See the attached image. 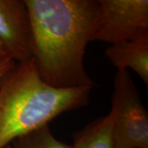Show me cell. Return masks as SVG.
Segmentation results:
<instances>
[{"label":"cell","mask_w":148,"mask_h":148,"mask_svg":"<svg viewBox=\"0 0 148 148\" xmlns=\"http://www.w3.org/2000/svg\"><path fill=\"white\" fill-rule=\"evenodd\" d=\"M31 17L32 58L38 73L57 88L93 87L84 67L99 15L95 0H25Z\"/></svg>","instance_id":"obj_1"},{"label":"cell","mask_w":148,"mask_h":148,"mask_svg":"<svg viewBox=\"0 0 148 148\" xmlns=\"http://www.w3.org/2000/svg\"><path fill=\"white\" fill-rule=\"evenodd\" d=\"M92 88L53 87L41 79L33 58L16 64L0 80V148L86 106Z\"/></svg>","instance_id":"obj_2"},{"label":"cell","mask_w":148,"mask_h":148,"mask_svg":"<svg viewBox=\"0 0 148 148\" xmlns=\"http://www.w3.org/2000/svg\"><path fill=\"white\" fill-rule=\"evenodd\" d=\"M114 148H148V113L127 70L117 71L112 95Z\"/></svg>","instance_id":"obj_3"},{"label":"cell","mask_w":148,"mask_h":148,"mask_svg":"<svg viewBox=\"0 0 148 148\" xmlns=\"http://www.w3.org/2000/svg\"><path fill=\"white\" fill-rule=\"evenodd\" d=\"M92 41L114 45L148 38V0H98Z\"/></svg>","instance_id":"obj_4"},{"label":"cell","mask_w":148,"mask_h":148,"mask_svg":"<svg viewBox=\"0 0 148 148\" xmlns=\"http://www.w3.org/2000/svg\"><path fill=\"white\" fill-rule=\"evenodd\" d=\"M0 41L16 64L32 58V23L25 0H0Z\"/></svg>","instance_id":"obj_5"},{"label":"cell","mask_w":148,"mask_h":148,"mask_svg":"<svg viewBox=\"0 0 148 148\" xmlns=\"http://www.w3.org/2000/svg\"><path fill=\"white\" fill-rule=\"evenodd\" d=\"M106 55L118 71L132 69L148 85V38L111 45Z\"/></svg>","instance_id":"obj_6"},{"label":"cell","mask_w":148,"mask_h":148,"mask_svg":"<svg viewBox=\"0 0 148 148\" xmlns=\"http://www.w3.org/2000/svg\"><path fill=\"white\" fill-rule=\"evenodd\" d=\"M72 146L73 148H114L110 112L75 132Z\"/></svg>","instance_id":"obj_7"},{"label":"cell","mask_w":148,"mask_h":148,"mask_svg":"<svg viewBox=\"0 0 148 148\" xmlns=\"http://www.w3.org/2000/svg\"><path fill=\"white\" fill-rule=\"evenodd\" d=\"M12 148H73L58 140L51 132L49 125H45L33 132L15 139Z\"/></svg>","instance_id":"obj_8"},{"label":"cell","mask_w":148,"mask_h":148,"mask_svg":"<svg viewBox=\"0 0 148 148\" xmlns=\"http://www.w3.org/2000/svg\"><path fill=\"white\" fill-rule=\"evenodd\" d=\"M16 64V62L10 58H5L0 60V80L8 71L15 66Z\"/></svg>","instance_id":"obj_9"},{"label":"cell","mask_w":148,"mask_h":148,"mask_svg":"<svg viewBox=\"0 0 148 148\" xmlns=\"http://www.w3.org/2000/svg\"><path fill=\"white\" fill-rule=\"evenodd\" d=\"M9 58V57L8 56L7 52H6L5 49L3 47V44L0 41V60H1V59H3V58Z\"/></svg>","instance_id":"obj_10"},{"label":"cell","mask_w":148,"mask_h":148,"mask_svg":"<svg viewBox=\"0 0 148 148\" xmlns=\"http://www.w3.org/2000/svg\"><path fill=\"white\" fill-rule=\"evenodd\" d=\"M4 148H12V147H11V145H8V146H7V147Z\"/></svg>","instance_id":"obj_11"}]
</instances>
